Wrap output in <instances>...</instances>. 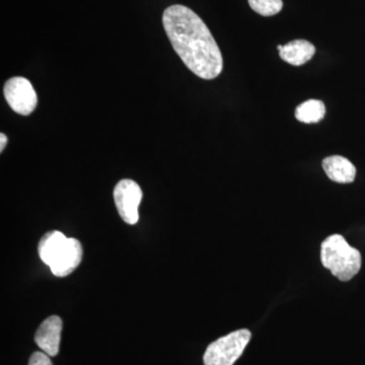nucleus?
I'll list each match as a JSON object with an SVG mask.
<instances>
[{"label":"nucleus","instance_id":"nucleus-6","mask_svg":"<svg viewBox=\"0 0 365 365\" xmlns=\"http://www.w3.org/2000/svg\"><path fill=\"white\" fill-rule=\"evenodd\" d=\"M114 200L118 212L128 225L138 222V207L143 200V191L133 180H121L114 190Z\"/></svg>","mask_w":365,"mask_h":365},{"label":"nucleus","instance_id":"nucleus-7","mask_svg":"<svg viewBox=\"0 0 365 365\" xmlns=\"http://www.w3.org/2000/svg\"><path fill=\"white\" fill-rule=\"evenodd\" d=\"M61 331L62 319L58 316L49 317L41 324L36 332V344L49 356H56L59 352Z\"/></svg>","mask_w":365,"mask_h":365},{"label":"nucleus","instance_id":"nucleus-9","mask_svg":"<svg viewBox=\"0 0 365 365\" xmlns=\"http://www.w3.org/2000/svg\"><path fill=\"white\" fill-rule=\"evenodd\" d=\"M323 168L329 179L340 184L354 182L356 168L349 160L341 155H332L323 160Z\"/></svg>","mask_w":365,"mask_h":365},{"label":"nucleus","instance_id":"nucleus-5","mask_svg":"<svg viewBox=\"0 0 365 365\" xmlns=\"http://www.w3.org/2000/svg\"><path fill=\"white\" fill-rule=\"evenodd\" d=\"M4 93L9 107L23 116L32 114L37 107V93L31 81L25 78L18 76L9 79L4 85Z\"/></svg>","mask_w":365,"mask_h":365},{"label":"nucleus","instance_id":"nucleus-8","mask_svg":"<svg viewBox=\"0 0 365 365\" xmlns=\"http://www.w3.org/2000/svg\"><path fill=\"white\" fill-rule=\"evenodd\" d=\"M280 58L294 66L306 64L313 58L316 47L307 40H294L287 45L277 46Z\"/></svg>","mask_w":365,"mask_h":365},{"label":"nucleus","instance_id":"nucleus-2","mask_svg":"<svg viewBox=\"0 0 365 365\" xmlns=\"http://www.w3.org/2000/svg\"><path fill=\"white\" fill-rule=\"evenodd\" d=\"M41 260L49 266L56 277H66L83 260V247L78 240L66 237L58 230L43 235L38 247Z\"/></svg>","mask_w":365,"mask_h":365},{"label":"nucleus","instance_id":"nucleus-10","mask_svg":"<svg viewBox=\"0 0 365 365\" xmlns=\"http://www.w3.org/2000/svg\"><path fill=\"white\" fill-rule=\"evenodd\" d=\"M325 114V105L319 100L306 101L295 110V118L306 124L319 123L324 119Z\"/></svg>","mask_w":365,"mask_h":365},{"label":"nucleus","instance_id":"nucleus-11","mask_svg":"<svg viewBox=\"0 0 365 365\" xmlns=\"http://www.w3.org/2000/svg\"><path fill=\"white\" fill-rule=\"evenodd\" d=\"M250 6L263 16H275L283 7L282 0H249Z\"/></svg>","mask_w":365,"mask_h":365},{"label":"nucleus","instance_id":"nucleus-13","mask_svg":"<svg viewBox=\"0 0 365 365\" xmlns=\"http://www.w3.org/2000/svg\"><path fill=\"white\" fill-rule=\"evenodd\" d=\"M7 143V137L4 133L0 134V151H4Z\"/></svg>","mask_w":365,"mask_h":365},{"label":"nucleus","instance_id":"nucleus-1","mask_svg":"<svg viewBox=\"0 0 365 365\" xmlns=\"http://www.w3.org/2000/svg\"><path fill=\"white\" fill-rule=\"evenodd\" d=\"M163 24L170 44L190 71L206 81L222 73V52L200 16L176 4L165 9Z\"/></svg>","mask_w":365,"mask_h":365},{"label":"nucleus","instance_id":"nucleus-12","mask_svg":"<svg viewBox=\"0 0 365 365\" xmlns=\"http://www.w3.org/2000/svg\"><path fill=\"white\" fill-rule=\"evenodd\" d=\"M29 365H53L49 355L45 352H35L31 356Z\"/></svg>","mask_w":365,"mask_h":365},{"label":"nucleus","instance_id":"nucleus-3","mask_svg":"<svg viewBox=\"0 0 365 365\" xmlns=\"http://www.w3.org/2000/svg\"><path fill=\"white\" fill-rule=\"evenodd\" d=\"M321 260L341 281L351 280L361 268V255L352 248L341 235H333L322 242Z\"/></svg>","mask_w":365,"mask_h":365},{"label":"nucleus","instance_id":"nucleus-4","mask_svg":"<svg viewBox=\"0 0 365 365\" xmlns=\"http://www.w3.org/2000/svg\"><path fill=\"white\" fill-rule=\"evenodd\" d=\"M247 329L235 331L211 343L204 354V365H234L251 340Z\"/></svg>","mask_w":365,"mask_h":365}]
</instances>
